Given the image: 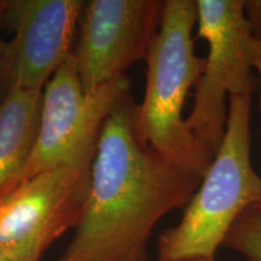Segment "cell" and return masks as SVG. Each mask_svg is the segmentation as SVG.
<instances>
[{
  "label": "cell",
  "instance_id": "obj_3",
  "mask_svg": "<svg viewBox=\"0 0 261 261\" xmlns=\"http://www.w3.org/2000/svg\"><path fill=\"white\" fill-rule=\"evenodd\" d=\"M254 92L228 97L225 135L175 226L160 234V260L215 259L238 218L261 203V177L250 156Z\"/></svg>",
  "mask_w": 261,
  "mask_h": 261
},
{
  "label": "cell",
  "instance_id": "obj_16",
  "mask_svg": "<svg viewBox=\"0 0 261 261\" xmlns=\"http://www.w3.org/2000/svg\"><path fill=\"white\" fill-rule=\"evenodd\" d=\"M0 261H12V260H8V259H4V257H0Z\"/></svg>",
  "mask_w": 261,
  "mask_h": 261
},
{
  "label": "cell",
  "instance_id": "obj_10",
  "mask_svg": "<svg viewBox=\"0 0 261 261\" xmlns=\"http://www.w3.org/2000/svg\"><path fill=\"white\" fill-rule=\"evenodd\" d=\"M224 247L242 254L248 261H261V203L249 207L238 218Z\"/></svg>",
  "mask_w": 261,
  "mask_h": 261
},
{
  "label": "cell",
  "instance_id": "obj_13",
  "mask_svg": "<svg viewBox=\"0 0 261 261\" xmlns=\"http://www.w3.org/2000/svg\"><path fill=\"white\" fill-rule=\"evenodd\" d=\"M9 2H4V0H0V18L2 16L4 15L6 8H8ZM4 48H5V44L0 39V67H2V60H3V54H4Z\"/></svg>",
  "mask_w": 261,
  "mask_h": 261
},
{
  "label": "cell",
  "instance_id": "obj_15",
  "mask_svg": "<svg viewBox=\"0 0 261 261\" xmlns=\"http://www.w3.org/2000/svg\"><path fill=\"white\" fill-rule=\"evenodd\" d=\"M128 261H146V256H140V257H136V259L128 260Z\"/></svg>",
  "mask_w": 261,
  "mask_h": 261
},
{
  "label": "cell",
  "instance_id": "obj_11",
  "mask_svg": "<svg viewBox=\"0 0 261 261\" xmlns=\"http://www.w3.org/2000/svg\"><path fill=\"white\" fill-rule=\"evenodd\" d=\"M243 10L253 38L261 44V0H243Z\"/></svg>",
  "mask_w": 261,
  "mask_h": 261
},
{
  "label": "cell",
  "instance_id": "obj_4",
  "mask_svg": "<svg viewBox=\"0 0 261 261\" xmlns=\"http://www.w3.org/2000/svg\"><path fill=\"white\" fill-rule=\"evenodd\" d=\"M198 37L208 44L203 70L195 85L187 126L200 149L213 160L225 135L228 97L255 92L257 42L244 16L243 0H196Z\"/></svg>",
  "mask_w": 261,
  "mask_h": 261
},
{
  "label": "cell",
  "instance_id": "obj_12",
  "mask_svg": "<svg viewBox=\"0 0 261 261\" xmlns=\"http://www.w3.org/2000/svg\"><path fill=\"white\" fill-rule=\"evenodd\" d=\"M255 71L257 74V80H259V86H260V108H261V44H257Z\"/></svg>",
  "mask_w": 261,
  "mask_h": 261
},
{
  "label": "cell",
  "instance_id": "obj_14",
  "mask_svg": "<svg viewBox=\"0 0 261 261\" xmlns=\"http://www.w3.org/2000/svg\"><path fill=\"white\" fill-rule=\"evenodd\" d=\"M158 261H215V259H205V257H190V259H180V260H158Z\"/></svg>",
  "mask_w": 261,
  "mask_h": 261
},
{
  "label": "cell",
  "instance_id": "obj_6",
  "mask_svg": "<svg viewBox=\"0 0 261 261\" xmlns=\"http://www.w3.org/2000/svg\"><path fill=\"white\" fill-rule=\"evenodd\" d=\"M90 174L61 167L22 182L0 203V257L40 261L45 250L76 226Z\"/></svg>",
  "mask_w": 261,
  "mask_h": 261
},
{
  "label": "cell",
  "instance_id": "obj_7",
  "mask_svg": "<svg viewBox=\"0 0 261 261\" xmlns=\"http://www.w3.org/2000/svg\"><path fill=\"white\" fill-rule=\"evenodd\" d=\"M161 0H91L84 3L73 56L85 91L125 76L145 60L161 25Z\"/></svg>",
  "mask_w": 261,
  "mask_h": 261
},
{
  "label": "cell",
  "instance_id": "obj_9",
  "mask_svg": "<svg viewBox=\"0 0 261 261\" xmlns=\"http://www.w3.org/2000/svg\"><path fill=\"white\" fill-rule=\"evenodd\" d=\"M41 91L10 89L0 102V203L22 182L38 132Z\"/></svg>",
  "mask_w": 261,
  "mask_h": 261
},
{
  "label": "cell",
  "instance_id": "obj_8",
  "mask_svg": "<svg viewBox=\"0 0 261 261\" xmlns=\"http://www.w3.org/2000/svg\"><path fill=\"white\" fill-rule=\"evenodd\" d=\"M80 0L9 2L5 14L15 35L5 44L0 75L8 90L41 91L71 54Z\"/></svg>",
  "mask_w": 261,
  "mask_h": 261
},
{
  "label": "cell",
  "instance_id": "obj_1",
  "mask_svg": "<svg viewBox=\"0 0 261 261\" xmlns=\"http://www.w3.org/2000/svg\"><path fill=\"white\" fill-rule=\"evenodd\" d=\"M128 93L108 116L69 246L56 261H128L146 256L156 224L185 207L203 175L143 144Z\"/></svg>",
  "mask_w": 261,
  "mask_h": 261
},
{
  "label": "cell",
  "instance_id": "obj_2",
  "mask_svg": "<svg viewBox=\"0 0 261 261\" xmlns=\"http://www.w3.org/2000/svg\"><path fill=\"white\" fill-rule=\"evenodd\" d=\"M196 22V0H165L161 25L145 58L144 98L135 103L133 123L143 144L203 175L212 160L195 142L182 116L204 64L195 52Z\"/></svg>",
  "mask_w": 261,
  "mask_h": 261
},
{
  "label": "cell",
  "instance_id": "obj_5",
  "mask_svg": "<svg viewBox=\"0 0 261 261\" xmlns=\"http://www.w3.org/2000/svg\"><path fill=\"white\" fill-rule=\"evenodd\" d=\"M129 87L125 75L97 90L85 91L71 52L42 92L37 137L22 182L61 167L90 174L104 122L129 93Z\"/></svg>",
  "mask_w": 261,
  "mask_h": 261
}]
</instances>
